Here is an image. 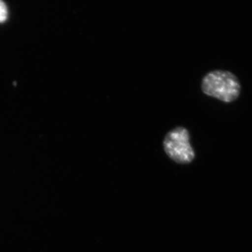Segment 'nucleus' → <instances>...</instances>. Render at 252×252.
<instances>
[{"label":"nucleus","instance_id":"nucleus-1","mask_svg":"<svg viewBox=\"0 0 252 252\" xmlns=\"http://www.w3.org/2000/svg\"><path fill=\"white\" fill-rule=\"evenodd\" d=\"M201 89L207 96L222 102H231L238 98L240 85L238 78L231 72L214 70L207 73L202 79Z\"/></svg>","mask_w":252,"mask_h":252},{"label":"nucleus","instance_id":"nucleus-2","mask_svg":"<svg viewBox=\"0 0 252 252\" xmlns=\"http://www.w3.org/2000/svg\"><path fill=\"white\" fill-rule=\"evenodd\" d=\"M163 149L167 157L180 164H189L195 157L190 142V133L185 127L178 126L169 131L164 137Z\"/></svg>","mask_w":252,"mask_h":252},{"label":"nucleus","instance_id":"nucleus-3","mask_svg":"<svg viewBox=\"0 0 252 252\" xmlns=\"http://www.w3.org/2000/svg\"><path fill=\"white\" fill-rule=\"evenodd\" d=\"M8 16L7 8L2 0H0V23L4 22Z\"/></svg>","mask_w":252,"mask_h":252}]
</instances>
